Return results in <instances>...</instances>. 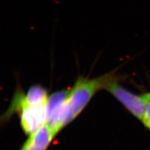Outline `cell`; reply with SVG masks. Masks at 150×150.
I'll list each match as a JSON object with an SVG mask.
<instances>
[{"label":"cell","instance_id":"obj_1","mask_svg":"<svg viewBox=\"0 0 150 150\" xmlns=\"http://www.w3.org/2000/svg\"><path fill=\"white\" fill-rule=\"evenodd\" d=\"M121 80V76L117 74L116 71H112L93 79L80 76L74 86L69 89L65 104L64 127L80 114L98 91L105 90L115 81Z\"/></svg>","mask_w":150,"mask_h":150},{"label":"cell","instance_id":"obj_2","mask_svg":"<svg viewBox=\"0 0 150 150\" xmlns=\"http://www.w3.org/2000/svg\"><path fill=\"white\" fill-rule=\"evenodd\" d=\"M121 81H115L105 89L134 117L142 121L147 103V93L138 95L125 88Z\"/></svg>","mask_w":150,"mask_h":150},{"label":"cell","instance_id":"obj_3","mask_svg":"<svg viewBox=\"0 0 150 150\" xmlns=\"http://www.w3.org/2000/svg\"><path fill=\"white\" fill-rule=\"evenodd\" d=\"M69 90L56 92L50 96L47 105L46 123L58 134L64 127L65 104Z\"/></svg>","mask_w":150,"mask_h":150},{"label":"cell","instance_id":"obj_4","mask_svg":"<svg viewBox=\"0 0 150 150\" xmlns=\"http://www.w3.org/2000/svg\"><path fill=\"white\" fill-rule=\"evenodd\" d=\"M19 112L22 129L27 135L33 134L47 122V106L23 107Z\"/></svg>","mask_w":150,"mask_h":150},{"label":"cell","instance_id":"obj_5","mask_svg":"<svg viewBox=\"0 0 150 150\" xmlns=\"http://www.w3.org/2000/svg\"><path fill=\"white\" fill-rule=\"evenodd\" d=\"M57 134L47 123L31 134L20 150H46Z\"/></svg>","mask_w":150,"mask_h":150},{"label":"cell","instance_id":"obj_6","mask_svg":"<svg viewBox=\"0 0 150 150\" xmlns=\"http://www.w3.org/2000/svg\"><path fill=\"white\" fill-rule=\"evenodd\" d=\"M147 103L145 115L141 121L145 125V127L150 131V92L147 93Z\"/></svg>","mask_w":150,"mask_h":150}]
</instances>
